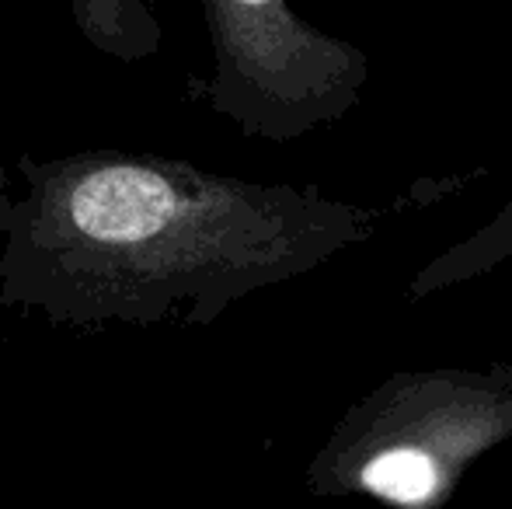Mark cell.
I'll return each instance as SVG.
<instances>
[{
    "mask_svg": "<svg viewBox=\"0 0 512 509\" xmlns=\"http://www.w3.org/2000/svg\"><path fill=\"white\" fill-rule=\"evenodd\" d=\"M213 112L241 133L290 143L342 119L370 77L363 49L300 18L290 0H203Z\"/></svg>",
    "mask_w": 512,
    "mask_h": 509,
    "instance_id": "3",
    "label": "cell"
},
{
    "mask_svg": "<svg viewBox=\"0 0 512 509\" xmlns=\"http://www.w3.org/2000/svg\"><path fill=\"white\" fill-rule=\"evenodd\" d=\"M11 199H14V182H11V175L4 171V164H0V220H4Z\"/></svg>",
    "mask_w": 512,
    "mask_h": 509,
    "instance_id": "5",
    "label": "cell"
},
{
    "mask_svg": "<svg viewBox=\"0 0 512 509\" xmlns=\"http://www.w3.org/2000/svg\"><path fill=\"white\" fill-rule=\"evenodd\" d=\"M512 436V367L401 370L338 419L307 471L314 496L439 509Z\"/></svg>",
    "mask_w": 512,
    "mask_h": 509,
    "instance_id": "2",
    "label": "cell"
},
{
    "mask_svg": "<svg viewBox=\"0 0 512 509\" xmlns=\"http://www.w3.org/2000/svg\"><path fill=\"white\" fill-rule=\"evenodd\" d=\"M0 220V304L53 325H213L227 307L373 234L352 203L150 150L18 157Z\"/></svg>",
    "mask_w": 512,
    "mask_h": 509,
    "instance_id": "1",
    "label": "cell"
},
{
    "mask_svg": "<svg viewBox=\"0 0 512 509\" xmlns=\"http://www.w3.org/2000/svg\"><path fill=\"white\" fill-rule=\"evenodd\" d=\"M91 49L119 63H147L161 53V21L147 0H63Z\"/></svg>",
    "mask_w": 512,
    "mask_h": 509,
    "instance_id": "4",
    "label": "cell"
}]
</instances>
